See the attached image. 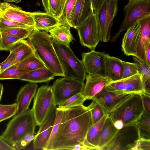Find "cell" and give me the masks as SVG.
Wrapping results in <instances>:
<instances>
[{"mask_svg":"<svg viewBox=\"0 0 150 150\" xmlns=\"http://www.w3.org/2000/svg\"><path fill=\"white\" fill-rule=\"evenodd\" d=\"M93 100L87 107L90 112L93 125L98 122L105 115L108 113L96 102Z\"/></svg>","mask_w":150,"mask_h":150,"instance_id":"36","label":"cell"},{"mask_svg":"<svg viewBox=\"0 0 150 150\" xmlns=\"http://www.w3.org/2000/svg\"><path fill=\"white\" fill-rule=\"evenodd\" d=\"M56 108L52 86L45 85L40 87L34 96L31 109L37 125L42 124Z\"/></svg>","mask_w":150,"mask_h":150,"instance_id":"6","label":"cell"},{"mask_svg":"<svg viewBox=\"0 0 150 150\" xmlns=\"http://www.w3.org/2000/svg\"><path fill=\"white\" fill-rule=\"evenodd\" d=\"M126 30L122 40V50L127 56L136 57L140 35L139 22L137 21Z\"/></svg>","mask_w":150,"mask_h":150,"instance_id":"17","label":"cell"},{"mask_svg":"<svg viewBox=\"0 0 150 150\" xmlns=\"http://www.w3.org/2000/svg\"><path fill=\"white\" fill-rule=\"evenodd\" d=\"M123 66L122 79L127 78L139 73L137 67L134 63L122 61Z\"/></svg>","mask_w":150,"mask_h":150,"instance_id":"40","label":"cell"},{"mask_svg":"<svg viewBox=\"0 0 150 150\" xmlns=\"http://www.w3.org/2000/svg\"><path fill=\"white\" fill-rule=\"evenodd\" d=\"M4 1L8 2H13L15 3H19L21 1V0H4Z\"/></svg>","mask_w":150,"mask_h":150,"instance_id":"53","label":"cell"},{"mask_svg":"<svg viewBox=\"0 0 150 150\" xmlns=\"http://www.w3.org/2000/svg\"><path fill=\"white\" fill-rule=\"evenodd\" d=\"M35 132H32L26 134L19 141L12 146L15 150L25 149L35 137Z\"/></svg>","mask_w":150,"mask_h":150,"instance_id":"41","label":"cell"},{"mask_svg":"<svg viewBox=\"0 0 150 150\" xmlns=\"http://www.w3.org/2000/svg\"><path fill=\"white\" fill-rule=\"evenodd\" d=\"M1 0H0V1H1ZM2 0L4 1V0Z\"/></svg>","mask_w":150,"mask_h":150,"instance_id":"56","label":"cell"},{"mask_svg":"<svg viewBox=\"0 0 150 150\" xmlns=\"http://www.w3.org/2000/svg\"><path fill=\"white\" fill-rule=\"evenodd\" d=\"M118 0H105L95 12L100 33V41L107 42L111 39V30L118 10Z\"/></svg>","mask_w":150,"mask_h":150,"instance_id":"8","label":"cell"},{"mask_svg":"<svg viewBox=\"0 0 150 150\" xmlns=\"http://www.w3.org/2000/svg\"><path fill=\"white\" fill-rule=\"evenodd\" d=\"M71 27L68 24H61L54 27L48 32L52 40L70 47V43L74 40L70 31Z\"/></svg>","mask_w":150,"mask_h":150,"instance_id":"26","label":"cell"},{"mask_svg":"<svg viewBox=\"0 0 150 150\" xmlns=\"http://www.w3.org/2000/svg\"><path fill=\"white\" fill-rule=\"evenodd\" d=\"M3 91V85L0 83V101H1Z\"/></svg>","mask_w":150,"mask_h":150,"instance_id":"52","label":"cell"},{"mask_svg":"<svg viewBox=\"0 0 150 150\" xmlns=\"http://www.w3.org/2000/svg\"><path fill=\"white\" fill-rule=\"evenodd\" d=\"M150 150V140L140 139L132 150Z\"/></svg>","mask_w":150,"mask_h":150,"instance_id":"45","label":"cell"},{"mask_svg":"<svg viewBox=\"0 0 150 150\" xmlns=\"http://www.w3.org/2000/svg\"><path fill=\"white\" fill-rule=\"evenodd\" d=\"M16 57L15 64L35 54L34 50L28 40H21L15 44L9 51Z\"/></svg>","mask_w":150,"mask_h":150,"instance_id":"27","label":"cell"},{"mask_svg":"<svg viewBox=\"0 0 150 150\" xmlns=\"http://www.w3.org/2000/svg\"><path fill=\"white\" fill-rule=\"evenodd\" d=\"M145 55L147 65L150 67V45L148 47L146 50Z\"/></svg>","mask_w":150,"mask_h":150,"instance_id":"49","label":"cell"},{"mask_svg":"<svg viewBox=\"0 0 150 150\" xmlns=\"http://www.w3.org/2000/svg\"><path fill=\"white\" fill-rule=\"evenodd\" d=\"M114 122L108 117L105 121L101 131L98 142V150L101 149L112 139L118 130Z\"/></svg>","mask_w":150,"mask_h":150,"instance_id":"28","label":"cell"},{"mask_svg":"<svg viewBox=\"0 0 150 150\" xmlns=\"http://www.w3.org/2000/svg\"><path fill=\"white\" fill-rule=\"evenodd\" d=\"M52 40L64 72V77L74 78L84 82L86 72L82 60L76 57L70 47Z\"/></svg>","mask_w":150,"mask_h":150,"instance_id":"4","label":"cell"},{"mask_svg":"<svg viewBox=\"0 0 150 150\" xmlns=\"http://www.w3.org/2000/svg\"><path fill=\"white\" fill-rule=\"evenodd\" d=\"M75 29L77 30L81 44L91 50H95L100 41L99 30L95 13Z\"/></svg>","mask_w":150,"mask_h":150,"instance_id":"11","label":"cell"},{"mask_svg":"<svg viewBox=\"0 0 150 150\" xmlns=\"http://www.w3.org/2000/svg\"><path fill=\"white\" fill-rule=\"evenodd\" d=\"M144 111L141 97L134 93L109 113L113 122L122 120L124 126L135 123Z\"/></svg>","mask_w":150,"mask_h":150,"instance_id":"5","label":"cell"},{"mask_svg":"<svg viewBox=\"0 0 150 150\" xmlns=\"http://www.w3.org/2000/svg\"><path fill=\"white\" fill-rule=\"evenodd\" d=\"M105 0H91L94 11L96 12Z\"/></svg>","mask_w":150,"mask_h":150,"instance_id":"48","label":"cell"},{"mask_svg":"<svg viewBox=\"0 0 150 150\" xmlns=\"http://www.w3.org/2000/svg\"><path fill=\"white\" fill-rule=\"evenodd\" d=\"M64 113V110L58 108H56V117L54 124L52 129V132L49 139L44 150H47L50 145L61 123Z\"/></svg>","mask_w":150,"mask_h":150,"instance_id":"37","label":"cell"},{"mask_svg":"<svg viewBox=\"0 0 150 150\" xmlns=\"http://www.w3.org/2000/svg\"><path fill=\"white\" fill-rule=\"evenodd\" d=\"M140 94L141 97L144 111L150 114V95L145 93Z\"/></svg>","mask_w":150,"mask_h":150,"instance_id":"46","label":"cell"},{"mask_svg":"<svg viewBox=\"0 0 150 150\" xmlns=\"http://www.w3.org/2000/svg\"><path fill=\"white\" fill-rule=\"evenodd\" d=\"M17 106L16 103L11 104L6 109L0 112V122L8 119L14 115L16 113Z\"/></svg>","mask_w":150,"mask_h":150,"instance_id":"43","label":"cell"},{"mask_svg":"<svg viewBox=\"0 0 150 150\" xmlns=\"http://www.w3.org/2000/svg\"><path fill=\"white\" fill-rule=\"evenodd\" d=\"M138 21L140 24V32L136 57L147 64L145 54L146 48L150 45V14Z\"/></svg>","mask_w":150,"mask_h":150,"instance_id":"19","label":"cell"},{"mask_svg":"<svg viewBox=\"0 0 150 150\" xmlns=\"http://www.w3.org/2000/svg\"><path fill=\"white\" fill-rule=\"evenodd\" d=\"M120 59L105 54L104 59L103 72L105 76L112 81L122 79L123 66Z\"/></svg>","mask_w":150,"mask_h":150,"instance_id":"22","label":"cell"},{"mask_svg":"<svg viewBox=\"0 0 150 150\" xmlns=\"http://www.w3.org/2000/svg\"><path fill=\"white\" fill-rule=\"evenodd\" d=\"M38 86L36 84L29 83L21 87L16 96V114L24 112L29 109V106L37 92Z\"/></svg>","mask_w":150,"mask_h":150,"instance_id":"20","label":"cell"},{"mask_svg":"<svg viewBox=\"0 0 150 150\" xmlns=\"http://www.w3.org/2000/svg\"><path fill=\"white\" fill-rule=\"evenodd\" d=\"M11 104L8 105L0 104V112L8 108L11 106Z\"/></svg>","mask_w":150,"mask_h":150,"instance_id":"51","label":"cell"},{"mask_svg":"<svg viewBox=\"0 0 150 150\" xmlns=\"http://www.w3.org/2000/svg\"><path fill=\"white\" fill-rule=\"evenodd\" d=\"M105 87L109 90L121 93L140 94L145 93L142 77L139 73L112 81Z\"/></svg>","mask_w":150,"mask_h":150,"instance_id":"12","label":"cell"},{"mask_svg":"<svg viewBox=\"0 0 150 150\" xmlns=\"http://www.w3.org/2000/svg\"><path fill=\"white\" fill-rule=\"evenodd\" d=\"M63 109L62 122L47 150H72L76 145L83 142L93 125L87 107L83 105Z\"/></svg>","mask_w":150,"mask_h":150,"instance_id":"1","label":"cell"},{"mask_svg":"<svg viewBox=\"0 0 150 150\" xmlns=\"http://www.w3.org/2000/svg\"><path fill=\"white\" fill-rule=\"evenodd\" d=\"M0 17L35 27L32 12L24 11L20 7L8 2H0Z\"/></svg>","mask_w":150,"mask_h":150,"instance_id":"13","label":"cell"},{"mask_svg":"<svg viewBox=\"0 0 150 150\" xmlns=\"http://www.w3.org/2000/svg\"><path fill=\"white\" fill-rule=\"evenodd\" d=\"M34 26L26 27H15L0 30L2 36H11L21 40L27 38L34 30Z\"/></svg>","mask_w":150,"mask_h":150,"instance_id":"33","label":"cell"},{"mask_svg":"<svg viewBox=\"0 0 150 150\" xmlns=\"http://www.w3.org/2000/svg\"><path fill=\"white\" fill-rule=\"evenodd\" d=\"M140 139L139 131L135 123L125 125L118 130L101 150H132Z\"/></svg>","mask_w":150,"mask_h":150,"instance_id":"9","label":"cell"},{"mask_svg":"<svg viewBox=\"0 0 150 150\" xmlns=\"http://www.w3.org/2000/svg\"><path fill=\"white\" fill-rule=\"evenodd\" d=\"M108 114L109 113L106 114L89 129L83 142L87 150H98V142L100 134Z\"/></svg>","mask_w":150,"mask_h":150,"instance_id":"24","label":"cell"},{"mask_svg":"<svg viewBox=\"0 0 150 150\" xmlns=\"http://www.w3.org/2000/svg\"><path fill=\"white\" fill-rule=\"evenodd\" d=\"M135 123L139 131L140 139L150 140V114L144 111Z\"/></svg>","mask_w":150,"mask_h":150,"instance_id":"31","label":"cell"},{"mask_svg":"<svg viewBox=\"0 0 150 150\" xmlns=\"http://www.w3.org/2000/svg\"><path fill=\"white\" fill-rule=\"evenodd\" d=\"M105 54V52H97L95 50L82 53V61L86 73L104 75V59Z\"/></svg>","mask_w":150,"mask_h":150,"instance_id":"18","label":"cell"},{"mask_svg":"<svg viewBox=\"0 0 150 150\" xmlns=\"http://www.w3.org/2000/svg\"><path fill=\"white\" fill-rule=\"evenodd\" d=\"M86 79V83L82 94L86 100H92L104 87L112 81L104 75L98 74H88Z\"/></svg>","mask_w":150,"mask_h":150,"instance_id":"15","label":"cell"},{"mask_svg":"<svg viewBox=\"0 0 150 150\" xmlns=\"http://www.w3.org/2000/svg\"><path fill=\"white\" fill-rule=\"evenodd\" d=\"M67 0H41L46 12L59 19L62 16Z\"/></svg>","mask_w":150,"mask_h":150,"instance_id":"29","label":"cell"},{"mask_svg":"<svg viewBox=\"0 0 150 150\" xmlns=\"http://www.w3.org/2000/svg\"><path fill=\"white\" fill-rule=\"evenodd\" d=\"M2 38V35L1 34V32L0 31V42Z\"/></svg>","mask_w":150,"mask_h":150,"instance_id":"54","label":"cell"},{"mask_svg":"<svg viewBox=\"0 0 150 150\" xmlns=\"http://www.w3.org/2000/svg\"><path fill=\"white\" fill-rule=\"evenodd\" d=\"M1 73V68L0 66V74Z\"/></svg>","mask_w":150,"mask_h":150,"instance_id":"55","label":"cell"},{"mask_svg":"<svg viewBox=\"0 0 150 150\" xmlns=\"http://www.w3.org/2000/svg\"><path fill=\"white\" fill-rule=\"evenodd\" d=\"M32 14L34 21L35 27L39 30L47 32L61 24L58 18L47 12H32Z\"/></svg>","mask_w":150,"mask_h":150,"instance_id":"23","label":"cell"},{"mask_svg":"<svg viewBox=\"0 0 150 150\" xmlns=\"http://www.w3.org/2000/svg\"><path fill=\"white\" fill-rule=\"evenodd\" d=\"M30 27L20 23L6 19L0 17V30L15 27Z\"/></svg>","mask_w":150,"mask_h":150,"instance_id":"42","label":"cell"},{"mask_svg":"<svg viewBox=\"0 0 150 150\" xmlns=\"http://www.w3.org/2000/svg\"><path fill=\"white\" fill-rule=\"evenodd\" d=\"M56 108L53 110L48 118L39 126V130L33 140L34 149L43 150L46 145L50 137L54 124Z\"/></svg>","mask_w":150,"mask_h":150,"instance_id":"21","label":"cell"},{"mask_svg":"<svg viewBox=\"0 0 150 150\" xmlns=\"http://www.w3.org/2000/svg\"><path fill=\"white\" fill-rule=\"evenodd\" d=\"M16 57L14 54L10 52V54L7 58L3 62L0 63L1 73L4 71L15 64Z\"/></svg>","mask_w":150,"mask_h":150,"instance_id":"44","label":"cell"},{"mask_svg":"<svg viewBox=\"0 0 150 150\" xmlns=\"http://www.w3.org/2000/svg\"><path fill=\"white\" fill-rule=\"evenodd\" d=\"M76 1L77 0H66L62 15L59 19L61 24L69 25V18Z\"/></svg>","mask_w":150,"mask_h":150,"instance_id":"38","label":"cell"},{"mask_svg":"<svg viewBox=\"0 0 150 150\" xmlns=\"http://www.w3.org/2000/svg\"><path fill=\"white\" fill-rule=\"evenodd\" d=\"M132 59L142 76L145 93L150 95V67L135 56H133Z\"/></svg>","mask_w":150,"mask_h":150,"instance_id":"30","label":"cell"},{"mask_svg":"<svg viewBox=\"0 0 150 150\" xmlns=\"http://www.w3.org/2000/svg\"><path fill=\"white\" fill-rule=\"evenodd\" d=\"M20 40V38L13 36H2L0 42V50L9 51L13 45Z\"/></svg>","mask_w":150,"mask_h":150,"instance_id":"39","label":"cell"},{"mask_svg":"<svg viewBox=\"0 0 150 150\" xmlns=\"http://www.w3.org/2000/svg\"><path fill=\"white\" fill-rule=\"evenodd\" d=\"M15 64L18 69L30 71L45 67L44 63L35 53Z\"/></svg>","mask_w":150,"mask_h":150,"instance_id":"32","label":"cell"},{"mask_svg":"<svg viewBox=\"0 0 150 150\" xmlns=\"http://www.w3.org/2000/svg\"><path fill=\"white\" fill-rule=\"evenodd\" d=\"M134 93H124L108 89L105 86L92 98L109 113Z\"/></svg>","mask_w":150,"mask_h":150,"instance_id":"14","label":"cell"},{"mask_svg":"<svg viewBox=\"0 0 150 150\" xmlns=\"http://www.w3.org/2000/svg\"><path fill=\"white\" fill-rule=\"evenodd\" d=\"M94 12L91 0H77L69 18V25L75 28Z\"/></svg>","mask_w":150,"mask_h":150,"instance_id":"16","label":"cell"},{"mask_svg":"<svg viewBox=\"0 0 150 150\" xmlns=\"http://www.w3.org/2000/svg\"><path fill=\"white\" fill-rule=\"evenodd\" d=\"M55 74L45 67L30 71L19 79L32 83L49 81L54 79Z\"/></svg>","mask_w":150,"mask_h":150,"instance_id":"25","label":"cell"},{"mask_svg":"<svg viewBox=\"0 0 150 150\" xmlns=\"http://www.w3.org/2000/svg\"><path fill=\"white\" fill-rule=\"evenodd\" d=\"M123 10L125 18L117 33L112 37L111 42H115L122 32L127 30L139 20L150 14V1L129 0Z\"/></svg>","mask_w":150,"mask_h":150,"instance_id":"7","label":"cell"},{"mask_svg":"<svg viewBox=\"0 0 150 150\" xmlns=\"http://www.w3.org/2000/svg\"><path fill=\"white\" fill-rule=\"evenodd\" d=\"M86 100L82 93H78L59 104L58 108L61 109H66L81 105Z\"/></svg>","mask_w":150,"mask_h":150,"instance_id":"35","label":"cell"},{"mask_svg":"<svg viewBox=\"0 0 150 150\" xmlns=\"http://www.w3.org/2000/svg\"><path fill=\"white\" fill-rule=\"evenodd\" d=\"M30 71L18 69L14 64L2 72L0 74V80L19 79L23 75Z\"/></svg>","mask_w":150,"mask_h":150,"instance_id":"34","label":"cell"},{"mask_svg":"<svg viewBox=\"0 0 150 150\" xmlns=\"http://www.w3.org/2000/svg\"><path fill=\"white\" fill-rule=\"evenodd\" d=\"M0 150H15L11 145L8 144L0 136Z\"/></svg>","mask_w":150,"mask_h":150,"instance_id":"47","label":"cell"},{"mask_svg":"<svg viewBox=\"0 0 150 150\" xmlns=\"http://www.w3.org/2000/svg\"><path fill=\"white\" fill-rule=\"evenodd\" d=\"M115 127L117 129H119L122 128L124 126L123 122L120 120H117L114 122Z\"/></svg>","mask_w":150,"mask_h":150,"instance_id":"50","label":"cell"},{"mask_svg":"<svg viewBox=\"0 0 150 150\" xmlns=\"http://www.w3.org/2000/svg\"><path fill=\"white\" fill-rule=\"evenodd\" d=\"M37 126L32 109L16 114L7 124L0 137L12 146L19 141L26 134L35 132Z\"/></svg>","mask_w":150,"mask_h":150,"instance_id":"3","label":"cell"},{"mask_svg":"<svg viewBox=\"0 0 150 150\" xmlns=\"http://www.w3.org/2000/svg\"><path fill=\"white\" fill-rule=\"evenodd\" d=\"M35 54L56 76L64 77V72L54 49L52 39L47 32L35 28L27 38Z\"/></svg>","mask_w":150,"mask_h":150,"instance_id":"2","label":"cell"},{"mask_svg":"<svg viewBox=\"0 0 150 150\" xmlns=\"http://www.w3.org/2000/svg\"><path fill=\"white\" fill-rule=\"evenodd\" d=\"M57 79L52 86L56 105L78 93H82L85 84L82 81L72 78Z\"/></svg>","mask_w":150,"mask_h":150,"instance_id":"10","label":"cell"}]
</instances>
